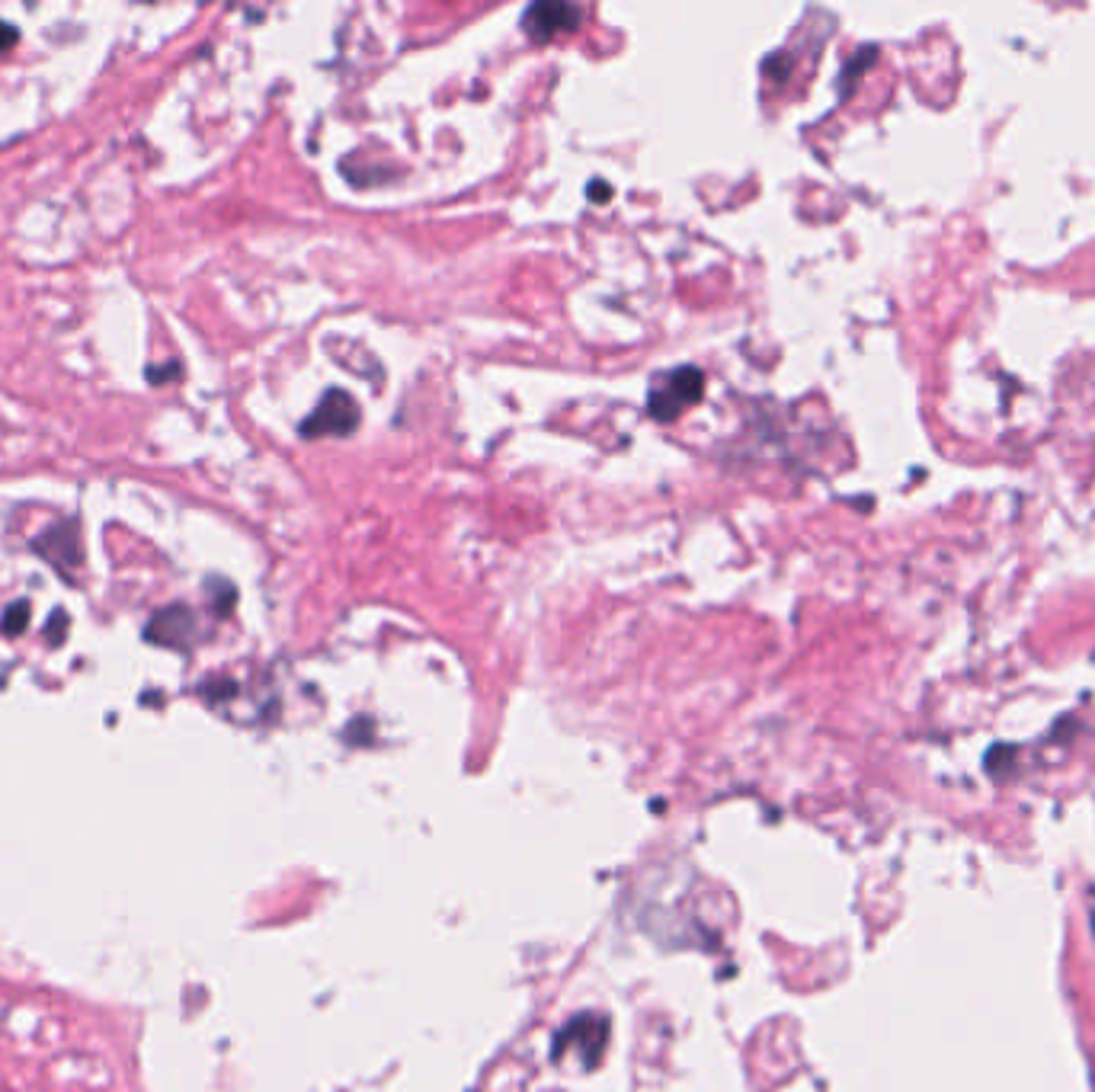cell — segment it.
<instances>
[{
  "instance_id": "1",
  "label": "cell",
  "mask_w": 1095,
  "mask_h": 1092,
  "mask_svg": "<svg viewBox=\"0 0 1095 1092\" xmlns=\"http://www.w3.org/2000/svg\"><path fill=\"white\" fill-rule=\"evenodd\" d=\"M705 395V375L698 372L695 366H682L676 372H670L661 384H656L647 395V411L653 420H676L686 407L698 404Z\"/></svg>"
},
{
  "instance_id": "2",
  "label": "cell",
  "mask_w": 1095,
  "mask_h": 1092,
  "mask_svg": "<svg viewBox=\"0 0 1095 1092\" xmlns=\"http://www.w3.org/2000/svg\"><path fill=\"white\" fill-rule=\"evenodd\" d=\"M605 1038H608V1019L596 1016V1013H583L577 1019L567 1022L557 1032V1044H554V1058H561L567 1047H574V1054L580 1058V1064L587 1070H593L605 1051Z\"/></svg>"
},
{
  "instance_id": "3",
  "label": "cell",
  "mask_w": 1095,
  "mask_h": 1092,
  "mask_svg": "<svg viewBox=\"0 0 1095 1092\" xmlns=\"http://www.w3.org/2000/svg\"><path fill=\"white\" fill-rule=\"evenodd\" d=\"M356 426H359V404L353 401V395L330 388L321 398V404L315 407V414L301 423V432L308 436V440H318V436H349Z\"/></svg>"
},
{
  "instance_id": "4",
  "label": "cell",
  "mask_w": 1095,
  "mask_h": 1092,
  "mask_svg": "<svg viewBox=\"0 0 1095 1092\" xmlns=\"http://www.w3.org/2000/svg\"><path fill=\"white\" fill-rule=\"evenodd\" d=\"M32 548L46 557L49 564H55L65 577H71L74 567L80 564V539H77V526L71 519L55 522L52 529H46L32 542Z\"/></svg>"
},
{
  "instance_id": "5",
  "label": "cell",
  "mask_w": 1095,
  "mask_h": 1092,
  "mask_svg": "<svg viewBox=\"0 0 1095 1092\" xmlns=\"http://www.w3.org/2000/svg\"><path fill=\"white\" fill-rule=\"evenodd\" d=\"M583 20V14L574 4H557V0H548V4H532L522 17V29L529 32L532 39L545 42L554 39L561 32L577 29V23Z\"/></svg>"
},
{
  "instance_id": "6",
  "label": "cell",
  "mask_w": 1095,
  "mask_h": 1092,
  "mask_svg": "<svg viewBox=\"0 0 1095 1092\" xmlns=\"http://www.w3.org/2000/svg\"><path fill=\"white\" fill-rule=\"evenodd\" d=\"M148 641L164 644V647H190L196 638V616L186 605H170L151 619L148 625Z\"/></svg>"
},
{
  "instance_id": "7",
  "label": "cell",
  "mask_w": 1095,
  "mask_h": 1092,
  "mask_svg": "<svg viewBox=\"0 0 1095 1092\" xmlns=\"http://www.w3.org/2000/svg\"><path fill=\"white\" fill-rule=\"evenodd\" d=\"M26 622H29V602H14L10 609H7V616H4V625H0V628H4V635H20L23 628H26Z\"/></svg>"
},
{
  "instance_id": "8",
  "label": "cell",
  "mask_w": 1095,
  "mask_h": 1092,
  "mask_svg": "<svg viewBox=\"0 0 1095 1092\" xmlns=\"http://www.w3.org/2000/svg\"><path fill=\"white\" fill-rule=\"evenodd\" d=\"M17 42H20V32L10 26V23H4V20H0V55H4V52H10L14 46H17Z\"/></svg>"
},
{
  "instance_id": "9",
  "label": "cell",
  "mask_w": 1095,
  "mask_h": 1092,
  "mask_svg": "<svg viewBox=\"0 0 1095 1092\" xmlns=\"http://www.w3.org/2000/svg\"><path fill=\"white\" fill-rule=\"evenodd\" d=\"M65 628H68L65 613H55V625H52V628H46V638H49L52 644H61V641H65Z\"/></svg>"
},
{
  "instance_id": "10",
  "label": "cell",
  "mask_w": 1095,
  "mask_h": 1092,
  "mask_svg": "<svg viewBox=\"0 0 1095 1092\" xmlns=\"http://www.w3.org/2000/svg\"><path fill=\"white\" fill-rule=\"evenodd\" d=\"M177 372H180L177 366H167V369H148V378H151V381H164V378L177 375Z\"/></svg>"
},
{
  "instance_id": "11",
  "label": "cell",
  "mask_w": 1095,
  "mask_h": 1092,
  "mask_svg": "<svg viewBox=\"0 0 1095 1092\" xmlns=\"http://www.w3.org/2000/svg\"><path fill=\"white\" fill-rule=\"evenodd\" d=\"M612 190L605 183H590V199H608Z\"/></svg>"
}]
</instances>
